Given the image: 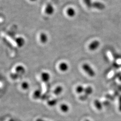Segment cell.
<instances>
[{"label":"cell","instance_id":"6da1fadb","mask_svg":"<svg viewBox=\"0 0 121 121\" xmlns=\"http://www.w3.org/2000/svg\"><path fill=\"white\" fill-rule=\"evenodd\" d=\"M83 69L91 77H94L95 75L94 70L91 67V66L88 64L85 63L82 66Z\"/></svg>","mask_w":121,"mask_h":121},{"label":"cell","instance_id":"7a4b0ae2","mask_svg":"<svg viewBox=\"0 0 121 121\" xmlns=\"http://www.w3.org/2000/svg\"><path fill=\"white\" fill-rule=\"evenodd\" d=\"M88 8H94L95 9H98L99 10H103L105 8V5L102 3L99 2H91V4L89 6Z\"/></svg>","mask_w":121,"mask_h":121},{"label":"cell","instance_id":"3957f363","mask_svg":"<svg viewBox=\"0 0 121 121\" xmlns=\"http://www.w3.org/2000/svg\"><path fill=\"white\" fill-rule=\"evenodd\" d=\"M99 45H100V43L99 41L98 40H95L93 41V42H92L90 44L89 46V48L91 51H94L99 48Z\"/></svg>","mask_w":121,"mask_h":121},{"label":"cell","instance_id":"277c9868","mask_svg":"<svg viewBox=\"0 0 121 121\" xmlns=\"http://www.w3.org/2000/svg\"><path fill=\"white\" fill-rule=\"evenodd\" d=\"M15 41L17 46L20 48H21L22 46H23L25 43V39L22 37H18L16 38L15 40Z\"/></svg>","mask_w":121,"mask_h":121},{"label":"cell","instance_id":"5b68a950","mask_svg":"<svg viewBox=\"0 0 121 121\" xmlns=\"http://www.w3.org/2000/svg\"><path fill=\"white\" fill-rule=\"evenodd\" d=\"M45 12L47 14L52 15L54 12V9L52 4H48L45 9Z\"/></svg>","mask_w":121,"mask_h":121},{"label":"cell","instance_id":"8992f818","mask_svg":"<svg viewBox=\"0 0 121 121\" xmlns=\"http://www.w3.org/2000/svg\"><path fill=\"white\" fill-rule=\"evenodd\" d=\"M41 78L44 82H48L50 78V75L47 72H43L41 73Z\"/></svg>","mask_w":121,"mask_h":121},{"label":"cell","instance_id":"52a82bcc","mask_svg":"<svg viewBox=\"0 0 121 121\" xmlns=\"http://www.w3.org/2000/svg\"><path fill=\"white\" fill-rule=\"evenodd\" d=\"M39 39L40 42L43 43H47L48 41V37L47 35H46L45 33L42 32L40 34Z\"/></svg>","mask_w":121,"mask_h":121},{"label":"cell","instance_id":"ba28073f","mask_svg":"<svg viewBox=\"0 0 121 121\" xmlns=\"http://www.w3.org/2000/svg\"><path fill=\"white\" fill-rule=\"evenodd\" d=\"M59 69L63 72H65L69 69L68 65L65 62H62L59 65Z\"/></svg>","mask_w":121,"mask_h":121},{"label":"cell","instance_id":"9c48e42d","mask_svg":"<svg viewBox=\"0 0 121 121\" xmlns=\"http://www.w3.org/2000/svg\"><path fill=\"white\" fill-rule=\"evenodd\" d=\"M67 14L70 17H73L76 14V12L74 9L70 7L67 9Z\"/></svg>","mask_w":121,"mask_h":121},{"label":"cell","instance_id":"30bf717a","mask_svg":"<svg viewBox=\"0 0 121 121\" xmlns=\"http://www.w3.org/2000/svg\"><path fill=\"white\" fill-rule=\"evenodd\" d=\"M63 90V88L61 86H59L56 87L54 91V93L55 95H60Z\"/></svg>","mask_w":121,"mask_h":121},{"label":"cell","instance_id":"8fae6325","mask_svg":"<svg viewBox=\"0 0 121 121\" xmlns=\"http://www.w3.org/2000/svg\"><path fill=\"white\" fill-rule=\"evenodd\" d=\"M61 110L64 112H67L69 110V106L66 104H61L60 106Z\"/></svg>","mask_w":121,"mask_h":121},{"label":"cell","instance_id":"7c38bea8","mask_svg":"<svg viewBox=\"0 0 121 121\" xmlns=\"http://www.w3.org/2000/svg\"><path fill=\"white\" fill-rule=\"evenodd\" d=\"M94 104L96 108L99 110H100L102 109V104L101 103L98 99H95L94 101Z\"/></svg>","mask_w":121,"mask_h":121},{"label":"cell","instance_id":"4fadbf2b","mask_svg":"<svg viewBox=\"0 0 121 121\" xmlns=\"http://www.w3.org/2000/svg\"><path fill=\"white\" fill-rule=\"evenodd\" d=\"M84 92L85 95L88 96V95H91V94L92 93L93 89H92V87H91V86H87L86 88H85Z\"/></svg>","mask_w":121,"mask_h":121},{"label":"cell","instance_id":"5bb4252c","mask_svg":"<svg viewBox=\"0 0 121 121\" xmlns=\"http://www.w3.org/2000/svg\"><path fill=\"white\" fill-rule=\"evenodd\" d=\"M33 97L35 99H38L41 97V91L37 90L35 91L33 94Z\"/></svg>","mask_w":121,"mask_h":121},{"label":"cell","instance_id":"9a60e30c","mask_svg":"<svg viewBox=\"0 0 121 121\" xmlns=\"http://www.w3.org/2000/svg\"><path fill=\"white\" fill-rule=\"evenodd\" d=\"M85 88L81 85H78L76 88V91L78 93H82L84 91Z\"/></svg>","mask_w":121,"mask_h":121},{"label":"cell","instance_id":"2e32d148","mask_svg":"<svg viewBox=\"0 0 121 121\" xmlns=\"http://www.w3.org/2000/svg\"><path fill=\"white\" fill-rule=\"evenodd\" d=\"M57 103V100L56 99H52L48 100L47 102L48 105L50 106H55Z\"/></svg>","mask_w":121,"mask_h":121},{"label":"cell","instance_id":"e0dca14e","mask_svg":"<svg viewBox=\"0 0 121 121\" xmlns=\"http://www.w3.org/2000/svg\"><path fill=\"white\" fill-rule=\"evenodd\" d=\"M16 70L17 72H20V73H24L25 69L24 67H23L22 65H19V66H17V67L16 68Z\"/></svg>","mask_w":121,"mask_h":121},{"label":"cell","instance_id":"ac0fdd59","mask_svg":"<svg viewBox=\"0 0 121 121\" xmlns=\"http://www.w3.org/2000/svg\"><path fill=\"white\" fill-rule=\"evenodd\" d=\"M22 89H24V90H26V89H28L29 87V84H28V83L27 82H22Z\"/></svg>","mask_w":121,"mask_h":121},{"label":"cell","instance_id":"d6986e66","mask_svg":"<svg viewBox=\"0 0 121 121\" xmlns=\"http://www.w3.org/2000/svg\"><path fill=\"white\" fill-rule=\"evenodd\" d=\"M88 98V95H86L85 94H84V95L81 96V97H80V99H81L82 100H84L87 99V98Z\"/></svg>","mask_w":121,"mask_h":121},{"label":"cell","instance_id":"ffe728a7","mask_svg":"<svg viewBox=\"0 0 121 121\" xmlns=\"http://www.w3.org/2000/svg\"><path fill=\"white\" fill-rule=\"evenodd\" d=\"M119 109L121 111V96L119 98Z\"/></svg>","mask_w":121,"mask_h":121},{"label":"cell","instance_id":"44dd1931","mask_svg":"<svg viewBox=\"0 0 121 121\" xmlns=\"http://www.w3.org/2000/svg\"><path fill=\"white\" fill-rule=\"evenodd\" d=\"M35 121H44V120H43V119H40V118H38V119H37Z\"/></svg>","mask_w":121,"mask_h":121},{"label":"cell","instance_id":"7402d4cb","mask_svg":"<svg viewBox=\"0 0 121 121\" xmlns=\"http://www.w3.org/2000/svg\"><path fill=\"white\" fill-rule=\"evenodd\" d=\"M30 1H36V0H30Z\"/></svg>","mask_w":121,"mask_h":121},{"label":"cell","instance_id":"603a6c76","mask_svg":"<svg viewBox=\"0 0 121 121\" xmlns=\"http://www.w3.org/2000/svg\"><path fill=\"white\" fill-rule=\"evenodd\" d=\"M90 121V120H86V121Z\"/></svg>","mask_w":121,"mask_h":121}]
</instances>
